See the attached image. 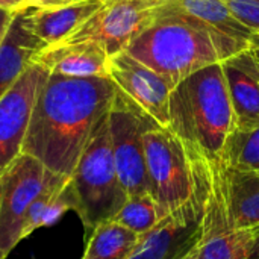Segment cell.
Segmentation results:
<instances>
[{
  "mask_svg": "<svg viewBox=\"0 0 259 259\" xmlns=\"http://www.w3.org/2000/svg\"><path fill=\"white\" fill-rule=\"evenodd\" d=\"M115 93L111 77L49 73L35 99L23 153L53 173L70 176Z\"/></svg>",
  "mask_w": 259,
  "mask_h": 259,
  "instance_id": "cell-1",
  "label": "cell"
},
{
  "mask_svg": "<svg viewBox=\"0 0 259 259\" xmlns=\"http://www.w3.org/2000/svg\"><path fill=\"white\" fill-rule=\"evenodd\" d=\"M168 127L206 161H222L223 147L235 129L222 64L199 70L170 94Z\"/></svg>",
  "mask_w": 259,
  "mask_h": 259,
  "instance_id": "cell-2",
  "label": "cell"
},
{
  "mask_svg": "<svg viewBox=\"0 0 259 259\" xmlns=\"http://www.w3.org/2000/svg\"><path fill=\"white\" fill-rule=\"evenodd\" d=\"M126 52L164 77L171 90L199 70L225 61L217 41L203 27L187 17L156 11L155 21Z\"/></svg>",
  "mask_w": 259,
  "mask_h": 259,
  "instance_id": "cell-3",
  "label": "cell"
},
{
  "mask_svg": "<svg viewBox=\"0 0 259 259\" xmlns=\"http://www.w3.org/2000/svg\"><path fill=\"white\" fill-rule=\"evenodd\" d=\"M144 153L149 194L161 219L188 205L205 187L208 161L194 155L170 127H150L144 134Z\"/></svg>",
  "mask_w": 259,
  "mask_h": 259,
  "instance_id": "cell-4",
  "label": "cell"
},
{
  "mask_svg": "<svg viewBox=\"0 0 259 259\" xmlns=\"http://www.w3.org/2000/svg\"><path fill=\"white\" fill-rule=\"evenodd\" d=\"M67 185L73 211L79 215L87 235L100 223L112 220L127 200L114 162L108 114L94 129Z\"/></svg>",
  "mask_w": 259,
  "mask_h": 259,
  "instance_id": "cell-5",
  "label": "cell"
},
{
  "mask_svg": "<svg viewBox=\"0 0 259 259\" xmlns=\"http://www.w3.org/2000/svg\"><path fill=\"white\" fill-rule=\"evenodd\" d=\"M108 123L114 162L127 197L149 194L144 134L158 123L118 88L108 112Z\"/></svg>",
  "mask_w": 259,
  "mask_h": 259,
  "instance_id": "cell-6",
  "label": "cell"
},
{
  "mask_svg": "<svg viewBox=\"0 0 259 259\" xmlns=\"http://www.w3.org/2000/svg\"><path fill=\"white\" fill-rule=\"evenodd\" d=\"M53 171L38 159L21 153L0 175V258L8 255L23 240L29 209L44 190Z\"/></svg>",
  "mask_w": 259,
  "mask_h": 259,
  "instance_id": "cell-7",
  "label": "cell"
},
{
  "mask_svg": "<svg viewBox=\"0 0 259 259\" xmlns=\"http://www.w3.org/2000/svg\"><path fill=\"white\" fill-rule=\"evenodd\" d=\"M209 179L203 208L199 259H247L253 229H237L232 223L222 175V161H208Z\"/></svg>",
  "mask_w": 259,
  "mask_h": 259,
  "instance_id": "cell-8",
  "label": "cell"
},
{
  "mask_svg": "<svg viewBox=\"0 0 259 259\" xmlns=\"http://www.w3.org/2000/svg\"><path fill=\"white\" fill-rule=\"evenodd\" d=\"M153 21L155 9L144 0H105L102 8L62 42L94 41L114 56L126 52Z\"/></svg>",
  "mask_w": 259,
  "mask_h": 259,
  "instance_id": "cell-9",
  "label": "cell"
},
{
  "mask_svg": "<svg viewBox=\"0 0 259 259\" xmlns=\"http://www.w3.org/2000/svg\"><path fill=\"white\" fill-rule=\"evenodd\" d=\"M208 179L200 193L188 205L162 219L150 232L141 235L137 249L127 259H181L191 252L202 237Z\"/></svg>",
  "mask_w": 259,
  "mask_h": 259,
  "instance_id": "cell-10",
  "label": "cell"
},
{
  "mask_svg": "<svg viewBox=\"0 0 259 259\" xmlns=\"http://www.w3.org/2000/svg\"><path fill=\"white\" fill-rule=\"evenodd\" d=\"M49 70L33 62L0 99V175L23 153L35 99Z\"/></svg>",
  "mask_w": 259,
  "mask_h": 259,
  "instance_id": "cell-11",
  "label": "cell"
},
{
  "mask_svg": "<svg viewBox=\"0 0 259 259\" xmlns=\"http://www.w3.org/2000/svg\"><path fill=\"white\" fill-rule=\"evenodd\" d=\"M109 77L159 126L168 127L171 87L164 77L127 52L111 56Z\"/></svg>",
  "mask_w": 259,
  "mask_h": 259,
  "instance_id": "cell-12",
  "label": "cell"
},
{
  "mask_svg": "<svg viewBox=\"0 0 259 259\" xmlns=\"http://www.w3.org/2000/svg\"><path fill=\"white\" fill-rule=\"evenodd\" d=\"M155 11L187 17L203 27L217 41L225 59L249 49L250 36L255 33L232 14L223 0H178Z\"/></svg>",
  "mask_w": 259,
  "mask_h": 259,
  "instance_id": "cell-13",
  "label": "cell"
},
{
  "mask_svg": "<svg viewBox=\"0 0 259 259\" xmlns=\"http://www.w3.org/2000/svg\"><path fill=\"white\" fill-rule=\"evenodd\" d=\"M222 64L232 105L235 129L259 126V58L249 47Z\"/></svg>",
  "mask_w": 259,
  "mask_h": 259,
  "instance_id": "cell-14",
  "label": "cell"
},
{
  "mask_svg": "<svg viewBox=\"0 0 259 259\" xmlns=\"http://www.w3.org/2000/svg\"><path fill=\"white\" fill-rule=\"evenodd\" d=\"M108 52L94 41L59 42L42 49L35 62L67 77H109Z\"/></svg>",
  "mask_w": 259,
  "mask_h": 259,
  "instance_id": "cell-15",
  "label": "cell"
},
{
  "mask_svg": "<svg viewBox=\"0 0 259 259\" xmlns=\"http://www.w3.org/2000/svg\"><path fill=\"white\" fill-rule=\"evenodd\" d=\"M103 2L105 0H77L56 9L27 8L23 11L24 26L46 46L59 44L96 14Z\"/></svg>",
  "mask_w": 259,
  "mask_h": 259,
  "instance_id": "cell-16",
  "label": "cell"
},
{
  "mask_svg": "<svg viewBox=\"0 0 259 259\" xmlns=\"http://www.w3.org/2000/svg\"><path fill=\"white\" fill-rule=\"evenodd\" d=\"M47 46L26 26L23 11L15 14L0 42V99L15 85L24 70Z\"/></svg>",
  "mask_w": 259,
  "mask_h": 259,
  "instance_id": "cell-17",
  "label": "cell"
},
{
  "mask_svg": "<svg viewBox=\"0 0 259 259\" xmlns=\"http://www.w3.org/2000/svg\"><path fill=\"white\" fill-rule=\"evenodd\" d=\"M222 175L232 223L237 229L259 226V173L241 171L222 162Z\"/></svg>",
  "mask_w": 259,
  "mask_h": 259,
  "instance_id": "cell-18",
  "label": "cell"
},
{
  "mask_svg": "<svg viewBox=\"0 0 259 259\" xmlns=\"http://www.w3.org/2000/svg\"><path fill=\"white\" fill-rule=\"evenodd\" d=\"M141 235L108 220L100 223L90 235L80 259H127L137 249Z\"/></svg>",
  "mask_w": 259,
  "mask_h": 259,
  "instance_id": "cell-19",
  "label": "cell"
},
{
  "mask_svg": "<svg viewBox=\"0 0 259 259\" xmlns=\"http://www.w3.org/2000/svg\"><path fill=\"white\" fill-rule=\"evenodd\" d=\"M226 167L259 173V126L247 131H234L222 152Z\"/></svg>",
  "mask_w": 259,
  "mask_h": 259,
  "instance_id": "cell-20",
  "label": "cell"
},
{
  "mask_svg": "<svg viewBox=\"0 0 259 259\" xmlns=\"http://www.w3.org/2000/svg\"><path fill=\"white\" fill-rule=\"evenodd\" d=\"M112 220L135 232L137 235H144L150 232L162 219L150 194H146L138 197H127Z\"/></svg>",
  "mask_w": 259,
  "mask_h": 259,
  "instance_id": "cell-21",
  "label": "cell"
},
{
  "mask_svg": "<svg viewBox=\"0 0 259 259\" xmlns=\"http://www.w3.org/2000/svg\"><path fill=\"white\" fill-rule=\"evenodd\" d=\"M232 14L249 29L259 32V2L255 0H223Z\"/></svg>",
  "mask_w": 259,
  "mask_h": 259,
  "instance_id": "cell-22",
  "label": "cell"
},
{
  "mask_svg": "<svg viewBox=\"0 0 259 259\" xmlns=\"http://www.w3.org/2000/svg\"><path fill=\"white\" fill-rule=\"evenodd\" d=\"M77 0H27L29 8H38V9H56L62 6H68Z\"/></svg>",
  "mask_w": 259,
  "mask_h": 259,
  "instance_id": "cell-23",
  "label": "cell"
},
{
  "mask_svg": "<svg viewBox=\"0 0 259 259\" xmlns=\"http://www.w3.org/2000/svg\"><path fill=\"white\" fill-rule=\"evenodd\" d=\"M29 8L27 0H0V9L9 11L12 14H18Z\"/></svg>",
  "mask_w": 259,
  "mask_h": 259,
  "instance_id": "cell-24",
  "label": "cell"
},
{
  "mask_svg": "<svg viewBox=\"0 0 259 259\" xmlns=\"http://www.w3.org/2000/svg\"><path fill=\"white\" fill-rule=\"evenodd\" d=\"M14 15L15 14H12L9 11L0 9V42H2V39H3V36H5V33H6V30H8Z\"/></svg>",
  "mask_w": 259,
  "mask_h": 259,
  "instance_id": "cell-25",
  "label": "cell"
},
{
  "mask_svg": "<svg viewBox=\"0 0 259 259\" xmlns=\"http://www.w3.org/2000/svg\"><path fill=\"white\" fill-rule=\"evenodd\" d=\"M253 231H255V238H253V243L250 246L247 259H259V226L253 228Z\"/></svg>",
  "mask_w": 259,
  "mask_h": 259,
  "instance_id": "cell-26",
  "label": "cell"
},
{
  "mask_svg": "<svg viewBox=\"0 0 259 259\" xmlns=\"http://www.w3.org/2000/svg\"><path fill=\"white\" fill-rule=\"evenodd\" d=\"M150 8L156 9V8H161V6H165V5H170V3H175L178 0H144Z\"/></svg>",
  "mask_w": 259,
  "mask_h": 259,
  "instance_id": "cell-27",
  "label": "cell"
},
{
  "mask_svg": "<svg viewBox=\"0 0 259 259\" xmlns=\"http://www.w3.org/2000/svg\"><path fill=\"white\" fill-rule=\"evenodd\" d=\"M259 58V32H255L252 36H250V46H249Z\"/></svg>",
  "mask_w": 259,
  "mask_h": 259,
  "instance_id": "cell-28",
  "label": "cell"
},
{
  "mask_svg": "<svg viewBox=\"0 0 259 259\" xmlns=\"http://www.w3.org/2000/svg\"><path fill=\"white\" fill-rule=\"evenodd\" d=\"M181 259H199V256H197V246H196L191 252H188L185 256H182Z\"/></svg>",
  "mask_w": 259,
  "mask_h": 259,
  "instance_id": "cell-29",
  "label": "cell"
},
{
  "mask_svg": "<svg viewBox=\"0 0 259 259\" xmlns=\"http://www.w3.org/2000/svg\"><path fill=\"white\" fill-rule=\"evenodd\" d=\"M0 196H2V184H0Z\"/></svg>",
  "mask_w": 259,
  "mask_h": 259,
  "instance_id": "cell-30",
  "label": "cell"
},
{
  "mask_svg": "<svg viewBox=\"0 0 259 259\" xmlns=\"http://www.w3.org/2000/svg\"><path fill=\"white\" fill-rule=\"evenodd\" d=\"M255 2H259V0H255Z\"/></svg>",
  "mask_w": 259,
  "mask_h": 259,
  "instance_id": "cell-31",
  "label": "cell"
},
{
  "mask_svg": "<svg viewBox=\"0 0 259 259\" xmlns=\"http://www.w3.org/2000/svg\"><path fill=\"white\" fill-rule=\"evenodd\" d=\"M0 259H2V258H0Z\"/></svg>",
  "mask_w": 259,
  "mask_h": 259,
  "instance_id": "cell-32",
  "label": "cell"
}]
</instances>
